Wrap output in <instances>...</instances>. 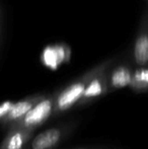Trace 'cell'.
Instances as JSON below:
<instances>
[{
  "mask_svg": "<svg viewBox=\"0 0 148 149\" xmlns=\"http://www.w3.org/2000/svg\"><path fill=\"white\" fill-rule=\"evenodd\" d=\"M50 111H51V102L49 100H44L32 111H28L26 117V122L30 125L40 123L49 116Z\"/></svg>",
  "mask_w": 148,
  "mask_h": 149,
  "instance_id": "4",
  "label": "cell"
},
{
  "mask_svg": "<svg viewBox=\"0 0 148 149\" xmlns=\"http://www.w3.org/2000/svg\"><path fill=\"white\" fill-rule=\"evenodd\" d=\"M30 110L31 104L28 102H18L10 110V113H11V117L17 118V117H20L22 115L28 113Z\"/></svg>",
  "mask_w": 148,
  "mask_h": 149,
  "instance_id": "8",
  "label": "cell"
},
{
  "mask_svg": "<svg viewBox=\"0 0 148 149\" xmlns=\"http://www.w3.org/2000/svg\"><path fill=\"white\" fill-rule=\"evenodd\" d=\"M104 86L101 80L99 78H94L90 81L88 86L85 87V90L83 92V95L85 96H95L99 95L103 92Z\"/></svg>",
  "mask_w": 148,
  "mask_h": 149,
  "instance_id": "7",
  "label": "cell"
},
{
  "mask_svg": "<svg viewBox=\"0 0 148 149\" xmlns=\"http://www.w3.org/2000/svg\"><path fill=\"white\" fill-rule=\"evenodd\" d=\"M133 57L140 67L148 65V11L144 13L140 22L133 48Z\"/></svg>",
  "mask_w": 148,
  "mask_h": 149,
  "instance_id": "1",
  "label": "cell"
},
{
  "mask_svg": "<svg viewBox=\"0 0 148 149\" xmlns=\"http://www.w3.org/2000/svg\"><path fill=\"white\" fill-rule=\"evenodd\" d=\"M60 138V132L57 129H50L39 134L33 140V149H47L52 147L58 142Z\"/></svg>",
  "mask_w": 148,
  "mask_h": 149,
  "instance_id": "3",
  "label": "cell"
},
{
  "mask_svg": "<svg viewBox=\"0 0 148 149\" xmlns=\"http://www.w3.org/2000/svg\"><path fill=\"white\" fill-rule=\"evenodd\" d=\"M132 73L130 69L126 66H120L114 70L111 76V83L116 88L125 87L131 84L132 81Z\"/></svg>",
  "mask_w": 148,
  "mask_h": 149,
  "instance_id": "5",
  "label": "cell"
},
{
  "mask_svg": "<svg viewBox=\"0 0 148 149\" xmlns=\"http://www.w3.org/2000/svg\"><path fill=\"white\" fill-rule=\"evenodd\" d=\"M131 84H133L135 87H140V88L148 87V68L137 69L132 76Z\"/></svg>",
  "mask_w": 148,
  "mask_h": 149,
  "instance_id": "6",
  "label": "cell"
},
{
  "mask_svg": "<svg viewBox=\"0 0 148 149\" xmlns=\"http://www.w3.org/2000/svg\"><path fill=\"white\" fill-rule=\"evenodd\" d=\"M85 84L83 82H78L68 87L58 100V104L61 109H65L67 107L71 106L74 102H76L79 97L83 94L85 90Z\"/></svg>",
  "mask_w": 148,
  "mask_h": 149,
  "instance_id": "2",
  "label": "cell"
},
{
  "mask_svg": "<svg viewBox=\"0 0 148 149\" xmlns=\"http://www.w3.org/2000/svg\"><path fill=\"white\" fill-rule=\"evenodd\" d=\"M10 110H11V104H10L9 102L3 104L2 106H0V116L4 115L5 113H7L8 111H10Z\"/></svg>",
  "mask_w": 148,
  "mask_h": 149,
  "instance_id": "10",
  "label": "cell"
},
{
  "mask_svg": "<svg viewBox=\"0 0 148 149\" xmlns=\"http://www.w3.org/2000/svg\"><path fill=\"white\" fill-rule=\"evenodd\" d=\"M22 144V139H20V136L19 135H16L15 137L12 138L11 142H10V145L9 148L10 149H17Z\"/></svg>",
  "mask_w": 148,
  "mask_h": 149,
  "instance_id": "9",
  "label": "cell"
}]
</instances>
